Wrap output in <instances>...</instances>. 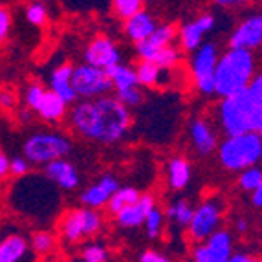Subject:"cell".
Masks as SVG:
<instances>
[{
	"instance_id": "6da1fadb",
	"label": "cell",
	"mask_w": 262,
	"mask_h": 262,
	"mask_svg": "<svg viewBox=\"0 0 262 262\" xmlns=\"http://www.w3.org/2000/svg\"><path fill=\"white\" fill-rule=\"evenodd\" d=\"M70 123L77 134L101 143L123 140L130 128V114L118 97L105 96L92 101H79L70 112Z\"/></svg>"
},
{
	"instance_id": "7a4b0ae2",
	"label": "cell",
	"mask_w": 262,
	"mask_h": 262,
	"mask_svg": "<svg viewBox=\"0 0 262 262\" xmlns=\"http://www.w3.org/2000/svg\"><path fill=\"white\" fill-rule=\"evenodd\" d=\"M255 79V59L248 50H227L214 74V94L224 99L248 90Z\"/></svg>"
},
{
	"instance_id": "3957f363",
	"label": "cell",
	"mask_w": 262,
	"mask_h": 262,
	"mask_svg": "<svg viewBox=\"0 0 262 262\" xmlns=\"http://www.w3.org/2000/svg\"><path fill=\"white\" fill-rule=\"evenodd\" d=\"M219 158L226 169L242 170L251 169L262 158V136L248 132L242 136L226 138L219 147Z\"/></svg>"
},
{
	"instance_id": "277c9868",
	"label": "cell",
	"mask_w": 262,
	"mask_h": 262,
	"mask_svg": "<svg viewBox=\"0 0 262 262\" xmlns=\"http://www.w3.org/2000/svg\"><path fill=\"white\" fill-rule=\"evenodd\" d=\"M255 116H257V101L248 90L227 97L220 105V123L227 138L255 132Z\"/></svg>"
},
{
	"instance_id": "5b68a950",
	"label": "cell",
	"mask_w": 262,
	"mask_h": 262,
	"mask_svg": "<svg viewBox=\"0 0 262 262\" xmlns=\"http://www.w3.org/2000/svg\"><path fill=\"white\" fill-rule=\"evenodd\" d=\"M72 143L70 140L62 134H53V132H37L31 134L24 145L22 152L30 163L35 165H48L57 160H64L66 154H70Z\"/></svg>"
},
{
	"instance_id": "8992f818",
	"label": "cell",
	"mask_w": 262,
	"mask_h": 262,
	"mask_svg": "<svg viewBox=\"0 0 262 262\" xmlns=\"http://www.w3.org/2000/svg\"><path fill=\"white\" fill-rule=\"evenodd\" d=\"M103 219L96 209L90 207H79L72 209L62 216L61 220V233L64 241L68 242H81L84 238H90L97 231H101Z\"/></svg>"
},
{
	"instance_id": "52a82bcc",
	"label": "cell",
	"mask_w": 262,
	"mask_h": 262,
	"mask_svg": "<svg viewBox=\"0 0 262 262\" xmlns=\"http://www.w3.org/2000/svg\"><path fill=\"white\" fill-rule=\"evenodd\" d=\"M72 84L77 97H84V101L105 97L114 88L106 70H99L88 64H81L75 68Z\"/></svg>"
},
{
	"instance_id": "ba28073f",
	"label": "cell",
	"mask_w": 262,
	"mask_h": 262,
	"mask_svg": "<svg viewBox=\"0 0 262 262\" xmlns=\"http://www.w3.org/2000/svg\"><path fill=\"white\" fill-rule=\"evenodd\" d=\"M219 61V52L214 48V44L211 42L202 44V48L192 57V77H194V84L202 94H214V74H216Z\"/></svg>"
},
{
	"instance_id": "9c48e42d",
	"label": "cell",
	"mask_w": 262,
	"mask_h": 262,
	"mask_svg": "<svg viewBox=\"0 0 262 262\" xmlns=\"http://www.w3.org/2000/svg\"><path fill=\"white\" fill-rule=\"evenodd\" d=\"M220 220H222V207L220 202L216 200H207L194 209V216L189 226V235L196 242L207 241L214 233L219 231Z\"/></svg>"
},
{
	"instance_id": "30bf717a",
	"label": "cell",
	"mask_w": 262,
	"mask_h": 262,
	"mask_svg": "<svg viewBox=\"0 0 262 262\" xmlns=\"http://www.w3.org/2000/svg\"><path fill=\"white\" fill-rule=\"evenodd\" d=\"M231 235L219 229L211 238L194 249V262H229L231 255Z\"/></svg>"
},
{
	"instance_id": "8fae6325",
	"label": "cell",
	"mask_w": 262,
	"mask_h": 262,
	"mask_svg": "<svg viewBox=\"0 0 262 262\" xmlns=\"http://www.w3.org/2000/svg\"><path fill=\"white\" fill-rule=\"evenodd\" d=\"M119 50L118 46L108 39V37H96L92 42L88 44L84 52V64L99 68V70H108L112 66L119 64Z\"/></svg>"
},
{
	"instance_id": "7c38bea8",
	"label": "cell",
	"mask_w": 262,
	"mask_h": 262,
	"mask_svg": "<svg viewBox=\"0 0 262 262\" xmlns=\"http://www.w3.org/2000/svg\"><path fill=\"white\" fill-rule=\"evenodd\" d=\"M262 44V15H251L238 24L229 39L231 50H251L258 48Z\"/></svg>"
},
{
	"instance_id": "4fadbf2b",
	"label": "cell",
	"mask_w": 262,
	"mask_h": 262,
	"mask_svg": "<svg viewBox=\"0 0 262 262\" xmlns=\"http://www.w3.org/2000/svg\"><path fill=\"white\" fill-rule=\"evenodd\" d=\"M213 26H214V17L209 13H204L200 17L185 22L184 26L180 28V42H182V48L187 50V52H194V50L198 52L202 48V37L206 35L209 30H213Z\"/></svg>"
},
{
	"instance_id": "5bb4252c",
	"label": "cell",
	"mask_w": 262,
	"mask_h": 262,
	"mask_svg": "<svg viewBox=\"0 0 262 262\" xmlns=\"http://www.w3.org/2000/svg\"><path fill=\"white\" fill-rule=\"evenodd\" d=\"M118 189H119L118 180L114 178V176L106 174L81 192V202H83L84 207H90V209L108 206L112 196L118 192Z\"/></svg>"
},
{
	"instance_id": "9a60e30c",
	"label": "cell",
	"mask_w": 262,
	"mask_h": 262,
	"mask_svg": "<svg viewBox=\"0 0 262 262\" xmlns=\"http://www.w3.org/2000/svg\"><path fill=\"white\" fill-rule=\"evenodd\" d=\"M44 172L50 182L57 184L64 191H74L79 185V172L68 160H57V162L48 163Z\"/></svg>"
},
{
	"instance_id": "2e32d148",
	"label": "cell",
	"mask_w": 262,
	"mask_h": 262,
	"mask_svg": "<svg viewBox=\"0 0 262 262\" xmlns=\"http://www.w3.org/2000/svg\"><path fill=\"white\" fill-rule=\"evenodd\" d=\"M74 70L75 68L72 64H61L50 75V90L55 92L61 99H64L68 105L75 103V99H77V94H75L74 84H72Z\"/></svg>"
},
{
	"instance_id": "e0dca14e",
	"label": "cell",
	"mask_w": 262,
	"mask_h": 262,
	"mask_svg": "<svg viewBox=\"0 0 262 262\" xmlns=\"http://www.w3.org/2000/svg\"><path fill=\"white\" fill-rule=\"evenodd\" d=\"M136 52L141 57V61L152 62L160 68H170L172 64L178 62V50L174 46H167V48H154L147 40L145 42L136 44Z\"/></svg>"
},
{
	"instance_id": "ac0fdd59",
	"label": "cell",
	"mask_w": 262,
	"mask_h": 262,
	"mask_svg": "<svg viewBox=\"0 0 262 262\" xmlns=\"http://www.w3.org/2000/svg\"><path fill=\"white\" fill-rule=\"evenodd\" d=\"M154 207H156L154 206V198L150 196V194H143L134 206L123 209L121 213L116 216V220H118V224L123 227H138V226H141V224H145V220H147V216H149Z\"/></svg>"
},
{
	"instance_id": "d6986e66",
	"label": "cell",
	"mask_w": 262,
	"mask_h": 262,
	"mask_svg": "<svg viewBox=\"0 0 262 262\" xmlns=\"http://www.w3.org/2000/svg\"><path fill=\"white\" fill-rule=\"evenodd\" d=\"M158 24L147 11H141L136 17L125 20V33L128 35V39H132L136 44L145 42L152 37V33L156 31Z\"/></svg>"
},
{
	"instance_id": "ffe728a7",
	"label": "cell",
	"mask_w": 262,
	"mask_h": 262,
	"mask_svg": "<svg viewBox=\"0 0 262 262\" xmlns=\"http://www.w3.org/2000/svg\"><path fill=\"white\" fill-rule=\"evenodd\" d=\"M191 138L200 154H211L216 149V136L204 119H194L191 123Z\"/></svg>"
},
{
	"instance_id": "44dd1931",
	"label": "cell",
	"mask_w": 262,
	"mask_h": 262,
	"mask_svg": "<svg viewBox=\"0 0 262 262\" xmlns=\"http://www.w3.org/2000/svg\"><path fill=\"white\" fill-rule=\"evenodd\" d=\"M28 242L20 235H9L0 242V262H20V258L26 255Z\"/></svg>"
},
{
	"instance_id": "7402d4cb",
	"label": "cell",
	"mask_w": 262,
	"mask_h": 262,
	"mask_svg": "<svg viewBox=\"0 0 262 262\" xmlns=\"http://www.w3.org/2000/svg\"><path fill=\"white\" fill-rule=\"evenodd\" d=\"M66 106H68V103L64 99H61L55 92L48 90L44 101L40 103L39 110H37V114L44 121H59L66 114Z\"/></svg>"
},
{
	"instance_id": "603a6c76",
	"label": "cell",
	"mask_w": 262,
	"mask_h": 262,
	"mask_svg": "<svg viewBox=\"0 0 262 262\" xmlns=\"http://www.w3.org/2000/svg\"><path fill=\"white\" fill-rule=\"evenodd\" d=\"M169 185L172 189H184L191 180V165L185 158H172L167 165Z\"/></svg>"
},
{
	"instance_id": "cb8c5ba5",
	"label": "cell",
	"mask_w": 262,
	"mask_h": 262,
	"mask_svg": "<svg viewBox=\"0 0 262 262\" xmlns=\"http://www.w3.org/2000/svg\"><path fill=\"white\" fill-rule=\"evenodd\" d=\"M106 74H108L110 81H112L114 88H116V92H119V90H128V88H136L138 86V75H136V70H132V68H128V66L125 64H116L112 66V68H108L106 70Z\"/></svg>"
},
{
	"instance_id": "d4e9b609",
	"label": "cell",
	"mask_w": 262,
	"mask_h": 262,
	"mask_svg": "<svg viewBox=\"0 0 262 262\" xmlns=\"http://www.w3.org/2000/svg\"><path fill=\"white\" fill-rule=\"evenodd\" d=\"M141 196H143V194H140V191L134 189V187H119L118 192H116V194L112 196V200H110L108 211L118 216L123 209L134 206L136 202L140 200Z\"/></svg>"
},
{
	"instance_id": "484cf974",
	"label": "cell",
	"mask_w": 262,
	"mask_h": 262,
	"mask_svg": "<svg viewBox=\"0 0 262 262\" xmlns=\"http://www.w3.org/2000/svg\"><path fill=\"white\" fill-rule=\"evenodd\" d=\"M163 68L152 64V62L141 61L136 68V75H138V83L145 84V86H156L160 84V79H162Z\"/></svg>"
},
{
	"instance_id": "4316f807",
	"label": "cell",
	"mask_w": 262,
	"mask_h": 262,
	"mask_svg": "<svg viewBox=\"0 0 262 262\" xmlns=\"http://www.w3.org/2000/svg\"><path fill=\"white\" fill-rule=\"evenodd\" d=\"M167 216L170 220H174L178 226H191L192 216H194V209L189 206L185 200H178L174 202L172 206L167 207Z\"/></svg>"
},
{
	"instance_id": "83f0119b",
	"label": "cell",
	"mask_w": 262,
	"mask_h": 262,
	"mask_svg": "<svg viewBox=\"0 0 262 262\" xmlns=\"http://www.w3.org/2000/svg\"><path fill=\"white\" fill-rule=\"evenodd\" d=\"M174 37H176L174 24H158L156 31H154L152 37H150L147 42H149L150 46H154V48H167V46H170V42L174 40Z\"/></svg>"
},
{
	"instance_id": "f1b7e54d",
	"label": "cell",
	"mask_w": 262,
	"mask_h": 262,
	"mask_svg": "<svg viewBox=\"0 0 262 262\" xmlns=\"http://www.w3.org/2000/svg\"><path fill=\"white\" fill-rule=\"evenodd\" d=\"M141 8H143L141 0H114V9H116V13H118L121 18H125V20L136 17L138 13H141V11H143Z\"/></svg>"
},
{
	"instance_id": "f546056e",
	"label": "cell",
	"mask_w": 262,
	"mask_h": 262,
	"mask_svg": "<svg viewBox=\"0 0 262 262\" xmlns=\"http://www.w3.org/2000/svg\"><path fill=\"white\" fill-rule=\"evenodd\" d=\"M238 185H241V189H244V191L255 192L262 185V170L257 169V167L246 169L241 174V178H238Z\"/></svg>"
},
{
	"instance_id": "4dcf8cb0",
	"label": "cell",
	"mask_w": 262,
	"mask_h": 262,
	"mask_svg": "<svg viewBox=\"0 0 262 262\" xmlns=\"http://www.w3.org/2000/svg\"><path fill=\"white\" fill-rule=\"evenodd\" d=\"M53 246H55V238L48 231H37L35 235L31 236V248L40 255L50 253L53 249Z\"/></svg>"
},
{
	"instance_id": "1f68e13d",
	"label": "cell",
	"mask_w": 262,
	"mask_h": 262,
	"mask_svg": "<svg viewBox=\"0 0 262 262\" xmlns=\"http://www.w3.org/2000/svg\"><path fill=\"white\" fill-rule=\"evenodd\" d=\"M162 226H163V213L160 211V207H154L149 216H147V220H145L147 235H149L150 238H156V236L162 233Z\"/></svg>"
},
{
	"instance_id": "d6a6232c",
	"label": "cell",
	"mask_w": 262,
	"mask_h": 262,
	"mask_svg": "<svg viewBox=\"0 0 262 262\" xmlns=\"http://www.w3.org/2000/svg\"><path fill=\"white\" fill-rule=\"evenodd\" d=\"M46 88L42 86V84H30L26 90V105L30 106L31 110H39L40 103L44 101V97H46Z\"/></svg>"
},
{
	"instance_id": "836d02e7",
	"label": "cell",
	"mask_w": 262,
	"mask_h": 262,
	"mask_svg": "<svg viewBox=\"0 0 262 262\" xmlns=\"http://www.w3.org/2000/svg\"><path fill=\"white\" fill-rule=\"evenodd\" d=\"M48 17V11H46V6L40 4V2H33L26 8V18L30 24L33 26H42Z\"/></svg>"
},
{
	"instance_id": "e575fe53",
	"label": "cell",
	"mask_w": 262,
	"mask_h": 262,
	"mask_svg": "<svg viewBox=\"0 0 262 262\" xmlns=\"http://www.w3.org/2000/svg\"><path fill=\"white\" fill-rule=\"evenodd\" d=\"M108 253L103 244H90L83 249V260L84 262H106Z\"/></svg>"
},
{
	"instance_id": "d590c367",
	"label": "cell",
	"mask_w": 262,
	"mask_h": 262,
	"mask_svg": "<svg viewBox=\"0 0 262 262\" xmlns=\"http://www.w3.org/2000/svg\"><path fill=\"white\" fill-rule=\"evenodd\" d=\"M116 97L121 101L125 106H134V105H140L141 101V92L140 88H128V90H119L116 92Z\"/></svg>"
},
{
	"instance_id": "8d00e7d4",
	"label": "cell",
	"mask_w": 262,
	"mask_h": 262,
	"mask_svg": "<svg viewBox=\"0 0 262 262\" xmlns=\"http://www.w3.org/2000/svg\"><path fill=\"white\" fill-rule=\"evenodd\" d=\"M11 174L15 176H24L30 172V162H28L26 158H13L11 160V170H9Z\"/></svg>"
},
{
	"instance_id": "74e56055",
	"label": "cell",
	"mask_w": 262,
	"mask_h": 262,
	"mask_svg": "<svg viewBox=\"0 0 262 262\" xmlns=\"http://www.w3.org/2000/svg\"><path fill=\"white\" fill-rule=\"evenodd\" d=\"M248 92L257 101V105L262 103V74L255 75V79L251 81V84H249V88H248Z\"/></svg>"
},
{
	"instance_id": "f35d334b",
	"label": "cell",
	"mask_w": 262,
	"mask_h": 262,
	"mask_svg": "<svg viewBox=\"0 0 262 262\" xmlns=\"http://www.w3.org/2000/svg\"><path fill=\"white\" fill-rule=\"evenodd\" d=\"M9 26H11V15H9L8 9L2 8L0 9V37L2 39H6V35H8Z\"/></svg>"
},
{
	"instance_id": "ab89813d",
	"label": "cell",
	"mask_w": 262,
	"mask_h": 262,
	"mask_svg": "<svg viewBox=\"0 0 262 262\" xmlns=\"http://www.w3.org/2000/svg\"><path fill=\"white\" fill-rule=\"evenodd\" d=\"M140 262H170V260L165 257V255H162V253H158V251H152V249H149V251L141 253Z\"/></svg>"
},
{
	"instance_id": "60d3db41",
	"label": "cell",
	"mask_w": 262,
	"mask_h": 262,
	"mask_svg": "<svg viewBox=\"0 0 262 262\" xmlns=\"http://www.w3.org/2000/svg\"><path fill=\"white\" fill-rule=\"evenodd\" d=\"M11 170V162L8 160L6 154H0V176H6Z\"/></svg>"
},
{
	"instance_id": "b9f144b4",
	"label": "cell",
	"mask_w": 262,
	"mask_h": 262,
	"mask_svg": "<svg viewBox=\"0 0 262 262\" xmlns=\"http://www.w3.org/2000/svg\"><path fill=\"white\" fill-rule=\"evenodd\" d=\"M229 262H262V260H260V258L251 257V255H242V253H238V255H233V257L229 258Z\"/></svg>"
},
{
	"instance_id": "7bdbcfd3",
	"label": "cell",
	"mask_w": 262,
	"mask_h": 262,
	"mask_svg": "<svg viewBox=\"0 0 262 262\" xmlns=\"http://www.w3.org/2000/svg\"><path fill=\"white\" fill-rule=\"evenodd\" d=\"M0 103H2V106H4V108H9V106L15 103L13 94H9V92H6V90H4V92L0 94Z\"/></svg>"
},
{
	"instance_id": "ee69618b",
	"label": "cell",
	"mask_w": 262,
	"mask_h": 262,
	"mask_svg": "<svg viewBox=\"0 0 262 262\" xmlns=\"http://www.w3.org/2000/svg\"><path fill=\"white\" fill-rule=\"evenodd\" d=\"M255 132L262 136V103L257 105V116H255Z\"/></svg>"
},
{
	"instance_id": "f6af8a7d",
	"label": "cell",
	"mask_w": 262,
	"mask_h": 262,
	"mask_svg": "<svg viewBox=\"0 0 262 262\" xmlns=\"http://www.w3.org/2000/svg\"><path fill=\"white\" fill-rule=\"evenodd\" d=\"M253 204L257 207H262V185L253 192Z\"/></svg>"
},
{
	"instance_id": "bcb514c9",
	"label": "cell",
	"mask_w": 262,
	"mask_h": 262,
	"mask_svg": "<svg viewBox=\"0 0 262 262\" xmlns=\"http://www.w3.org/2000/svg\"><path fill=\"white\" fill-rule=\"evenodd\" d=\"M246 229H248V222H246V220H238V222H236V231H246Z\"/></svg>"
},
{
	"instance_id": "7dc6e473",
	"label": "cell",
	"mask_w": 262,
	"mask_h": 262,
	"mask_svg": "<svg viewBox=\"0 0 262 262\" xmlns=\"http://www.w3.org/2000/svg\"><path fill=\"white\" fill-rule=\"evenodd\" d=\"M219 4L220 6H235V4H238V2H235V0H220Z\"/></svg>"
}]
</instances>
